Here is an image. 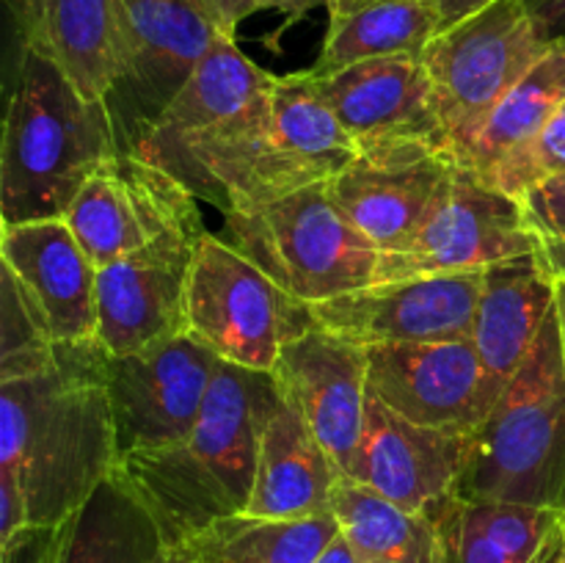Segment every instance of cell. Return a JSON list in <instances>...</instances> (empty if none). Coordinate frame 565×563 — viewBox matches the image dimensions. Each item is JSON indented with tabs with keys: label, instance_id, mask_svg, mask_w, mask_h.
<instances>
[{
	"label": "cell",
	"instance_id": "e575fe53",
	"mask_svg": "<svg viewBox=\"0 0 565 563\" xmlns=\"http://www.w3.org/2000/svg\"><path fill=\"white\" fill-rule=\"evenodd\" d=\"M210 20L218 25L221 33L226 36H235L237 25H241L246 17L254 14L252 0H193Z\"/></svg>",
	"mask_w": 565,
	"mask_h": 563
},
{
	"label": "cell",
	"instance_id": "836d02e7",
	"mask_svg": "<svg viewBox=\"0 0 565 563\" xmlns=\"http://www.w3.org/2000/svg\"><path fill=\"white\" fill-rule=\"evenodd\" d=\"M61 528L28 524L14 539L0 544V563H58Z\"/></svg>",
	"mask_w": 565,
	"mask_h": 563
},
{
	"label": "cell",
	"instance_id": "277c9868",
	"mask_svg": "<svg viewBox=\"0 0 565 563\" xmlns=\"http://www.w3.org/2000/svg\"><path fill=\"white\" fill-rule=\"evenodd\" d=\"M276 77L221 33L191 81L132 149L196 199L226 210L232 185L270 125Z\"/></svg>",
	"mask_w": 565,
	"mask_h": 563
},
{
	"label": "cell",
	"instance_id": "5bb4252c",
	"mask_svg": "<svg viewBox=\"0 0 565 563\" xmlns=\"http://www.w3.org/2000/svg\"><path fill=\"white\" fill-rule=\"evenodd\" d=\"M483 274L461 270L373 282L309 309L320 329L362 348L472 340Z\"/></svg>",
	"mask_w": 565,
	"mask_h": 563
},
{
	"label": "cell",
	"instance_id": "7c38bea8",
	"mask_svg": "<svg viewBox=\"0 0 565 563\" xmlns=\"http://www.w3.org/2000/svg\"><path fill=\"white\" fill-rule=\"evenodd\" d=\"M458 166L452 149L436 138H390L359 149L329 180V193L342 215L381 254H390L423 226Z\"/></svg>",
	"mask_w": 565,
	"mask_h": 563
},
{
	"label": "cell",
	"instance_id": "83f0119b",
	"mask_svg": "<svg viewBox=\"0 0 565 563\" xmlns=\"http://www.w3.org/2000/svg\"><path fill=\"white\" fill-rule=\"evenodd\" d=\"M439 31L441 14L434 0H381L345 14H329L323 47L312 72L323 75L356 61L392 55L423 59Z\"/></svg>",
	"mask_w": 565,
	"mask_h": 563
},
{
	"label": "cell",
	"instance_id": "1f68e13d",
	"mask_svg": "<svg viewBox=\"0 0 565 563\" xmlns=\"http://www.w3.org/2000/svg\"><path fill=\"white\" fill-rule=\"evenodd\" d=\"M557 174H565V103L552 114L544 130L527 147L502 160L486 182L508 196L522 199L530 188Z\"/></svg>",
	"mask_w": 565,
	"mask_h": 563
},
{
	"label": "cell",
	"instance_id": "ab89813d",
	"mask_svg": "<svg viewBox=\"0 0 565 563\" xmlns=\"http://www.w3.org/2000/svg\"><path fill=\"white\" fill-rule=\"evenodd\" d=\"M370 3H381V0H329L326 11H329V14H345V11L362 9V6Z\"/></svg>",
	"mask_w": 565,
	"mask_h": 563
},
{
	"label": "cell",
	"instance_id": "4fadbf2b",
	"mask_svg": "<svg viewBox=\"0 0 565 563\" xmlns=\"http://www.w3.org/2000/svg\"><path fill=\"white\" fill-rule=\"evenodd\" d=\"M221 359L191 334L127 357H108L105 386L119 461L185 439L207 401Z\"/></svg>",
	"mask_w": 565,
	"mask_h": 563
},
{
	"label": "cell",
	"instance_id": "ba28073f",
	"mask_svg": "<svg viewBox=\"0 0 565 563\" xmlns=\"http://www.w3.org/2000/svg\"><path fill=\"white\" fill-rule=\"evenodd\" d=\"M552 47L524 0H494L445 28L425 47L434 108L452 155L480 130L486 116Z\"/></svg>",
	"mask_w": 565,
	"mask_h": 563
},
{
	"label": "cell",
	"instance_id": "52a82bcc",
	"mask_svg": "<svg viewBox=\"0 0 565 563\" xmlns=\"http://www.w3.org/2000/svg\"><path fill=\"white\" fill-rule=\"evenodd\" d=\"M185 315L188 334L221 362L259 373H270L281 348L315 323L309 304L213 232H204L193 252Z\"/></svg>",
	"mask_w": 565,
	"mask_h": 563
},
{
	"label": "cell",
	"instance_id": "cb8c5ba5",
	"mask_svg": "<svg viewBox=\"0 0 565 563\" xmlns=\"http://www.w3.org/2000/svg\"><path fill=\"white\" fill-rule=\"evenodd\" d=\"M555 307L557 282L546 274L539 254H524L486 268L472 342L497 379L508 384L522 368Z\"/></svg>",
	"mask_w": 565,
	"mask_h": 563
},
{
	"label": "cell",
	"instance_id": "d4e9b609",
	"mask_svg": "<svg viewBox=\"0 0 565 563\" xmlns=\"http://www.w3.org/2000/svg\"><path fill=\"white\" fill-rule=\"evenodd\" d=\"M441 563H561L563 513L546 508L472 502L452 495L436 511Z\"/></svg>",
	"mask_w": 565,
	"mask_h": 563
},
{
	"label": "cell",
	"instance_id": "603a6c76",
	"mask_svg": "<svg viewBox=\"0 0 565 563\" xmlns=\"http://www.w3.org/2000/svg\"><path fill=\"white\" fill-rule=\"evenodd\" d=\"M342 472L296 406L276 395L257 447L248 517L309 519L331 513V495Z\"/></svg>",
	"mask_w": 565,
	"mask_h": 563
},
{
	"label": "cell",
	"instance_id": "6da1fadb",
	"mask_svg": "<svg viewBox=\"0 0 565 563\" xmlns=\"http://www.w3.org/2000/svg\"><path fill=\"white\" fill-rule=\"evenodd\" d=\"M105 362L97 340L70 342L39 373L0 381V475L28 524L61 528L119 469Z\"/></svg>",
	"mask_w": 565,
	"mask_h": 563
},
{
	"label": "cell",
	"instance_id": "2e32d148",
	"mask_svg": "<svg viewBox=\"0 0 565 563\" xmlns=\"http://www.w3.org/2000/svg\"><path fill=\"white\" fill-rule=\"evenodd\" d=\"M356 155V141L326 105L312 72L279 75L270 125L237 174L226 210L334 180Z\"/></svg>",
	"mask_w": 565,
	"mask_h": 563
},
{
	"label": "cell",
	"instance_id": "7a4b0ae2",
	"mask_svg": "<svg viewBox=\"0 0 565 563\" xmlns=\"http://www.w3.org/2000/svg\"><path fill=\"white\" fill-rule=\"evenodd\" d=\"M276 395L270 373L221 362L185 439L121 458L116 472L147 502L171 550L218 519L246 511L259 434Z\"/></svg>",
	"mask_w": 565,
	"mask_h": 563
},
{
	"label": "cell",
	"instance_id": "3957f363",
	"mask_svg": "<svg viewBox=\"0 0 565 563\" xmlns=\"http://www.w3.org/2000/svg\"><path fill=\"white\" fill-rule=\"evenodd\" d=\"M121 152L114 114L50 59L17 44L0 144L3 226L64 219L88 177Z\"/></svg>",
	"mask_w": 565,
	"mask_h": 563
},
{
	"label": "cell",
	"instance_id": "8d00e7d4",
	"mask_svg": "<svg viewBox=\"0 0 565 563\" xmlns=\"http://www.w3.org/2000/svg\"><path fill=\"white\" fill-rule=\"evenodd\" d=\"M254 11H279L287 22L301 20L318 6H329V0H252Z\"/></svg>",
	"mask_w": 565,
	"mask_h": 563
},
{
	"label": "cell",
	"instance_id": "f1b7e54d",
	"mask_svg": "<svg viewBox=\"0 0 565 563\" xmlns=\"http://www.w3.org/2000/svg\"><path fill=\"white\" fill-rule=\"evenodd\" d=\"M331 513L362 563H441L434 519L403 511L359 480H337Z\"/></svg>",
	"mask_w": 565,
	"mask_h": 563
},
{
	"label": "cell",
	"instance_id": "484cf974",
	"mask_svg": "<svg viewBox=\"0 0 565 563\" xmlns=\"http://www.w3.org/2000/svg\"><path fill=\"white\" fill-rule=\"evenodd\" d=\"M169 550L147 502L116 472L61 524L58 563H163Z\"/></svg>",
	"mask_w": 565,
	"mask_h": 563
},
{
	"label": "cell",
	"instance_id": "8992f818",
	"mask_svg": "<svg viewBox=\"0 0 565 563\" xmlns=\"http://www.w3.org/2000/svg\"><path fill=\"white\" fill-rule=\"evenodd\" d=\"M221 237L309 307L379 274L381 252L342 215L329 182L230 208Z\"/></svg>",
	"mask_w": 565,
	"mask_h": 563
},
{
	"label": "cell",
	"instance_id": "8fae6325",
	"mask_svg": "<svg viewBox=\"0 0 565 563\" xmlns=\"http://www.w3.org/2000/svg\"><path fill=\"white\" fill-rule=\"evenodd\" d=\"M524 254H539V243L522 202L458 166L450 188L406 246L381 254L375 282L486 270Z\"/></svg>",
	"mask_w": 565,
	"mask_h": 563
},
{
	"label": "cell",
	"instance_id": "7bdbcfd3",
	"mask_svg": "<svg viewBox=\"0 0 565 563\" xmlns=\"http://www.w3.org/2000/svg\"><path fill=\"white\" fill-rule=\"evenodd\" d=\"M561 563H565V511H563V561Z\"/></svg>",
	"mask_w": 565,
	"mask_h": 563
},
{
	"label": "cell",
	"instance_id": "9a60e30c",
	"mask_svg": "<svg viewBox=\"0 0 565 563\" xmlns=\"http://www.w3.org/2000/svg\"><path fill=\"white\" fill-rule=\"evenodd\" d=\"M367 359L370 395L425 428L469 436L505 386L469 337L367 348Z\"/></svg>",
	"mask_w": 565,
	"mask_h": 563
},
{
	"label": "cell",
	"instance_id": "30bf717a",
	"mask_svg": "<svg viewBox=\"0 0 565 563\" xmlns=\"http://www.w3.org/2000/svg\"><path fill=\"white\" fill-rule=\"evenodd\" d=\"M97 268L169 237L202 241L199 199L171 171L136 152L105 160L64 215Z\"/></svg>",
	"mask_w": 565,
	"mask_h": 563
},
{
	"label": "cell",
	"instance_id": "d590c367",
	"mask_svg": "<svg viewBox=\"0 0 565 563\" xmlns=\"http://www.w3.org/2000/svg\"><path fill=\"white\" fill-rule=\"evenodd\" d=\"M546 39L565 36V0H524Z\"/></svg>",
	"mask_w": 565,
	"mask_h": 563
},
{
	"label": "cell",
	"instance_id": "d6a6232c",
	"mask_svg": "<svg viewBox=\"0 0 565 563\" xmlns=\"http://www.w3.org/2000/svg\"><path fill=\"white\" fill-rule=\"evenodd\" d=\"M524 221L539 243V259L555 282L565 279V174L530 188L522 199Z\"/></svg>",
	"mask_w": 565,
	"mask_h": 563
},
{
	"label": "cell",
	"instance_id": "ac0fdd59",
	"mask_svg": "<svg viewBox=\"0 0 565 563\" xmlns=\"http://www.w3.org/2000/svg\"><path fill=\"white\" fill-rule=\"evenodd\" d=\"M199 241L169 237L97 270V342L127 357L188 334V274Z\"/></svg>",
	"mask_w": 565,
	"mask_h": 563
},
{
	"label": "cell",
	"instance_id": "b9f144b4",
	"mask_svg": "<svg viewBox=\"0 0 565 563\" xmlns=\"http://www.w3.org/2000/svg\"><path fill=\"white\" fill-rule=\"evenodd\" d=\"M163 563H188V557L182 555L180 550H169V555H166Z\"/></svg>",
	"mask_w": 565,
	"mask_h": 563
},
{
	"label": "cell",
	"instance_id": "4316f807",
	"mask_svg": "<svg viewBox=\"0 0 565 563\" xmlns=\"http://www.w3.org/2000/svg\"><path fill=\"white\" fill-rule=\"evenodd\" d=\"M565 103V36L491 108L480 130L458 149V163L489 180L491 171L527 147Z\"/></svg>",
	"mask_w": 565,
	"mask_h": 563
},
{
	"label": "cell",
	"instance_id": "4dcf8cb0",
	"mask_svg": "<svg viewBox=\"0 0 565 563\" xmlns=\"http://www.w3.org/2000/svg\"><path fill=\"white\" fill-rule=\"evenodd\" d=\"M58 353V342L31 312L14 279L3 270L0 279V381L20 379L47 368Z\"/></svg>",
	"mask_w": 565,
	"mask_h": 563
},
{
	"label": "cell",
	"instance_id": "f546056e",
	"mask_svg": "<svg viewBox=\"0 0 565 563\" xmlns=\"http://www.w3.org/2000/svg\"><path fill=\"white\" fill-rule=\"evenodd\" d=\"M340 533L334 513L309 519H263L235 513L180 546L188 563H315Z\"/></svg>",
	"mask_w": 565,
	"mask_h": 563
},
{
	"label": "cell",
	"instance_id": "d6986e66",
	"mask_svg": "<svg viewBox=\"0 0 565 563\" xmlns=\"http://www.w3.org/2000/svg\"><path fill=\"white\" fill-rule=\"evenodd\" d=\"M0 265L58 346L97 340V265L66 219L3 226Z\"/></svg>",
	"mask_w": 565,
	"mask_h": 563
},
{
	"label": "cell",
	"instance_id": "60d3db41",
	"mask_svg": "<svg viewBox=\"0 0 565 563\" xmlns=\"http://www.w3.org/2000/svg\"><path fill=\"white\" fill-rule=\"evenodd\" d=\"M557 323H561V342H563V370H565V279L557 282Z\"/></svg>",
	"mask_w": 565,
	"mask_h": 563
},
{
	"label": "cell",
	"instance_id": "ffe728a7",
	"mask_svg": "<svg viewBox=\"0 0 565 563\" xmlns=\"http://www.w3.org/2000/svg\"><path fill=\"white\" fill-rule=\"evenodd\" d=\"M467 447V434L425 428L370 395L362 445L345 478L370 486L403 511L430 513L456 495Z\"/></svg>",
	"mask_w": 565,
	"mask_h": 563
},
{
	"label": "cell",
	"instance_id": "7402d4cb",
	"mask_svg": "<svg viewBox=\"0 0 565 563\" xmlns=\"http://www.w3.org/2000/svg\"><path fill=\"white\" fill-rule=\"evenodd\" d=\"M17 44L53 61L86 97L108 99L119 77V0H6Z\"/></svg>",
	"mask_w": 565,
	"mask_h": 563
},
{
	"label": "cell",
	"instance_id": "44dd1931",
	"mask_svg": "<svg viewBox=\"0 0 565 563\" xmlns=\"http://www.w3.org/2000/svg\"><path fill=\"white\" fill-rule=\"evenodd\" d=\"M312 77L359 149L406 136L447 144L423 59H367L323 75L312 72Z\"/></svg>",
	"mask_w": 565,
	"mask_h": 563
},
{
	"label": "cell",
	"instance_id": "f35d334b",
	"mask_svg": "<svg viewBox=\"0 0 565 563\" xmlns=\"http://www.w3.org/2000/svg\"><path fill=\"white\" fill-rule=\"evenodd\" d=\"M315 563H362V561H359V555L353 552V546L348 544L345 535L337 533L334 539L323 546V552L315 557Z\"/></svg>",
	"mask_w": 565,
	"mask_h": 563
},
{
	"label": "cell",
	"instance_id": "9c48e42d",
	"mask_svg": "<svg viewBox=\"0 0 565 563\" xmlns=\"http://www.w3.org/2000/svg\"><path fill=\"white\" fill-rule=\"evenodd\" d=\"M121 61L108 108L132 152L221 36L193 0H119Z\"/></svg>",
	"mask_w": 565,
	"mask_h": 563
},
{
	"label": "cell",
	"instance_id": "5b68a950",
	"mask_svg": "<svg viewBox=\"0 0 565 563\" xmlns=\"http://www.w3.org/2000/svg\"><path fill=\"white\" fill-rule=\"evenodd\" d=\"M456 497L565 511V370L557 307L489 417L469 434Z\"/></svg>",
	"mask_w": 565,
	"mask_h": 563
},
{
	"label": "cell",
	"instance_id": "e0dca14e",
	"mask_svg": "<svg viewBox=\"0 0 565 563\" xmlns=\"http://www.w3.org/2000/svg\"><path fill=\"white\" fill-rule=\"evenodd\" d=\"M367 348L309 326L287 342L270 370L285 401L301 412L342 475L351 472L367 419Z\"/></svg>",
	"mask_w": 565,
	"mask_h": 563
},
{
	"label": "cell",
	"instance_id": "74e56055",
	"mask_svg": "<svg viewBox=\"0 0 565 563\" xmlns=\"http://www.w3.org/2000/svg\"><path fill=\"white\" fill-rule=\"evenodd\" d=\"M436 9H439L441 14V31L450 25H456V22L467 20L469 14H475V11L486 9V6H491L494 0H434Z\"/></svg>",
	"mask_w": 565,
	"mask_h": 563
}]
</instances>
